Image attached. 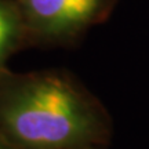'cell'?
I'll list each match as a JSON object with an SVG mask.
<instances>
[{
	"label": "cell",
	"mask_w": 149,
	"mask_h": 149,
	"mask_svg": "<svg viewBox=\"0 0 149 149\" xmlns=\"http://www.w3.org/2000/svg\"><path fill=\"white\" fill-rule=\"evenodd\" d=\"M0 131L15 148L70 149L91 137L93 117L66 81L42 76L0 91Z\"/></svg>",
	"instance_id": "cell-1"
},
{
	"label": "cell",
	"mask_w": 149,
	"mask_h": 149,
	"mask_svg": "<svg viewBox=\"0 0 149 149\" xmlns=\"http://www.w3.org/2000/svg\"><path fill=\"white\" fill-rule=\"evenodd\" d=\"M25 14L46 33H66L83 26L100 7V0H22Z\"/></svg>",
	"instance_id": "cell-2"
},
{
	"label": "cell",
	"mask_w": 149,
	"mask_h": 149,
	"mask_svg": "<svg viewBox=\"0 0 149 149\" xmlns=\"http://www.w3.org/2000/svg\"><path fill=\"white\" fill-rule=\"evenodd\" d=\"M18 35V18L10 4L0 0V62L8 54Z\"/></svg>",
	"instance_id": "cell-3"
},
{
	"label": "cell",
	"mask_w": 149,
	"mask_h": 149,
	"mask_svg": "<svg viewBox=\"0 0 149 149\" xmlns=\"http://www.w3.org/2000/svg\"><path fill=\"white\" fill-rule=\"evenodd\" d=\"M0 149H15V146L6 138L1 131H0Z\"/></svg>",
	"instance_id": "cell-4"
}]
</instances>
